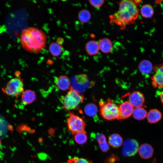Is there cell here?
I'll list each match as a JSON object with an SVG mask.
<instances>
[{"mask_svg":"<svg viewBox=\"0 0 163 163\" xmlns=\"http://www.w3.org/2000/svg\"><path fill=\"white\" fill-rule=\"evenodd\" d=\"M159 96L161 102L163 105V91L160 93L159 94Z\"/></svg>","mask_w":163,"mask_h":163,"instance_id":"cell-31","label":"cell"},{"mask_svg":"<svg viewBox=\"0 0 163 163\" xmlns=\"http://www.w3.org/2000/svg\"><path fill=\"white\" fill-rule=\"evenodd\" d=\"M139 11L134 1L120 2L118 11L109 16L110 22L119 26L122 30L133 23L138 17Z\"/></svg>","mask_w":163,"mask_h":163,"instance_id":"cell-2","label":"cell"},{"mask_svg":"<svg viewBox=\"0 0 163 163\" xmlns=\"http://www.w3.org/2000/svg\"><path fill=\"white\" fill-rule=\"evenodd\" d=\"M134 109L129 101L123 102L119 106V116L117 120H124L129 117L133 115Z\"/></svg>","mask_w":163,"mask_h":163,"instance_id":"cell-10","label":"cell"},{"mask_svg":"<svg viewBox=\"0 0 163 163\" xmlns=\"http://www.w3.org/2000/svg\"><path fill=\"white\" fill-rule=\"evenodd\" d=\"M21 100L23 104L25 105L30 104L36 99L35 93L31 90H27L23 92L21 95Z\"/></svg>","mask_w":163,"mask_h":163,"instance_id":"cell-15","label":"cell"},{"mask_svg":"<svg viewBox=\"0 0 163 163\" xmlns=\"http://www.w3.org/2000/svg\"><path fill=\"white\" fill-rule=\"evenodd\" d=\"M139 148L137 142L133 139H128L123 142L122 154L125 157H130L135 155Z\"/></svg>","mask_w":163,"mask_h":163,"instance_id":"cell-8","label":"cell"},{"mask_svg":"<svg viewBox=\"0 0 163 163\" xmlns=\"http://www.w3.org/2000/svg\"><path fill=\"white\" fill-rule=\"evenodd\" d=\"M99 144L101 149L104 152H106L109 149V146L107 141Z\"/></svg>","mask_w":163,"mask_h":163,"instance_id":"cell-29","label":"cell"},{"mask_svg":"<svg viewBox=\"0 0 163 163\" xmlns=\"http://www.w3.org/2000/svg\"><path fill=\"white\" fill-rule=\"evenodd\" d=\"M1 139L0 138V146L1 145Z\"/></svg>","mask_w":163,"mask_h":163,"instance_id":"cell-32","label":"cell"},{"mask_svg":"<svg viewBox=\"0 0 163 163\" xmlns=\"http://www.w3.org/2000/svg\"><path fill=\"white\" fill-rule=\"evenodd\" d=\"M89 2L92 6L97 9L100 8L104 2L103 0H89Z\"/></svg>","mask_w":163,"mask_h":163,"instance_id":"cell-27","label":"cell"},{"mask_svg":"<svg viewBox=\"0 0 163 163\" xmlns=\"http://www.w3.org/2000/svg\"><path fill=\"white\" fill-rule=\"evenodd\" d=\"M55 82L57 87L60 90L65 91L70 88L71 80L66 75H62L57 77Z\"/></svg>","mask_w":163,"mask_h":163,"instance_id":"cell-12","label":"cell"},{"mask_svg":"<svg viewBox=\"0 0 163 163\" xmlns=\"http://www.w3.org/2000/svg\"><path fill=\"white\" fill-rule=\"evenodd\" d=\"M139 153L140 157L144 159H148L152 157L154 153L152 146L147 143L140 145L139 149Z\"/></svg>","mask_w":163,"mask_h":163,"instance_id":"cell-13","label":"cell"},{"mask_svg":"<svg viewBox=\"0 0 163 163\" xmlns=\"http://www.w3.org/2000/svg\"><path fill=\"white\" fill-rule=\"evenodd\" d=\"M108 142L109 144L113 147L118 148L123 144V139L119 134L114 133L109 136Z\"/></svg>","mask_w":163,"mask_h":163,"instance_id":"cell-19","label":"cell"},{"mask_svg":"<svg viewBox=\"0 0 163 163\" xmlns=\"http://www.w3.org/2000/svg\"><path fill=\"white\" fill-rule=\"evenodd\" d=\"M128 101L135 108L142 107L145 102L144 97L139 91H134L129 95Z\"/></svg>","mask_w":163,"mask_h":163,"instance_id":"cell-11","label":"cell"},{"mask_svg":"<svg viewBox=\"0 0 163 163\" xmlns=\"http://www.w3.org/2000/svg\"><path fill=\"white\" fill-rule=\"evenodd\" d=\"M153 70L155 73L151 78L152 85L155 88L163 87V64L155 66Z\"/></svg>","mask_w":163,"mask_h":163,"instance_id":"cell-9","label":"cell"},{"mask_svg":"<svg viewBox=\"0 0 163 163\" xmlns=\"http://www.w3.org/2000/svg\"><path fill=\"white\" fill-rule=\"evenodd\" d=\"M138 68L142 73L145 75L150 74L153 69L152 63L146 60L141 61L139 64Z\"/></svg>","mask_w":163,"mask_h":163,"instance_id":"cell-18","label":"cell"},{"mask_svg":"<svg viewBox=\"0 0 163 163\" xmlns=\"http://www.w3.org/2000/svg\"><path fill=\"white\" fill-rule=\"evenodd\" d=\"M95 137L99 144L107 141L105 136L102 134L97 133L95 135Z\"/></svg>","mask_w":163,"mask_h":163,"instance_id":"cell-28","label":"cell"},{"mask_svg":"<svg viewBox=\"0 0 163 163\" xmlns=\"http://www.w3.org/2000/svg\"><path fill=\"white\" fill-rule=\"evenodd\" d=\"M148 113L146 110L142 107L135 108L133 115L137 120H142L147 117Z\"/></svg>","mask_w":163,"mask_h":163,"instance_id":"cell-20","label":"cell"},{"mask_svg":"<svg viewBox=\"0 0 163 163\" xmlns=\"http://www.w3.org/2000/svg\"><path fill=\"white\" fill-rule=\"evenodd\" d=\"M74 139L78 144L80 145L84 144L87 140L86 132L85 131L75 134L74 135Z\"/></svg>","mask_w":163,"mask_h":163,"instance_id":"cell-24","label":"cell"},{"mask_svg":"<svg viewBox=\"0 0 163 163\" xmlns=\"http://www.w3.org/2000/svg\"><path fill=\"white\" fill-rule=\"evenodd\" d=\"M140 12L142 16L146 18L152 17L154 13L153 8L149 4H145L142 5L140 9Z\"/></svg>","mask_w":163,"mask_h":163,"instance_id":"cell-21","label":"cell"},{"mask_svg":"<svg viewBox=\"0 0 163 163\" xmlns=\"http://www.w3.org/2000/svg\"><path fill=\"white\" fill-rule=\"evenodd\" d=\"M20 41L25 50L30 53H37L45 48L47 39L45 34L42 30L30 27L22 31Z\"/></svg>","mask_w":163,"mask_h":163,"instance_id":"cell-1","label":"cell"},{"mask_svg":"<svg viewBox=\"0 0 163 163\" xmlns=\"http://www.w3.org/2000/svg\"><path fill=\"white\" fill-rule=\"evenodd\" d=\"M68 163H91V161L84 158L74 157L69 159Z\"/></svg>","mask_w":163,"mask_h":163,"instance_id":"cell-26","label":"cell"},{"mask_svg":"<svg viewBox=\"0 0 163 163\" xmlns=\"http://www.w3.org/2000/svg\"><path fill=\"white\" fill-rule=\"evenodd\" d=\"M66 122L69 130L73 135L85 131L86 123L84 120L72 112L69 111Z\"/></svg>","mask_w":163,"mask_h":163,"instance_id":"cell-6","label":"cell"},{"mask_svg":"<svg viewBox=\"0 0 163 163\" xmlns=\"http://www.w3.org/2000/svg\"><path fill=\"white\" fill-rule=\"evenodd\" d=\"M85 112L87 116L93 117L98 112L97 106L94 103L87 104L84 108Z\"/></svg>","mask_w":163,"mask_h":163,"instance_id":"cell-23","label":"cell"},{"mask_svg":"<svg viewBox=\"0 0 163 163\" xmlns=\"http://www.w3.org/2000/svg\"><path fill=\"white\" fill-rule=\"evenodd\" d=\"M49 50L50 53L53 56H58L62 53V48L59 43L53 42L49 46Z\"/></svg>","mask_w":163,"mask_h":163,"instance_id":"cell-22","label":"cell"},{"mask_svg":"<svg viewBox=\"0 0 163 163\" xmlns=\"http://www.w3.org/2000/svg\"><path fill=\"white\" fill-rule=\"evenodd\" d=\"M70 88L81 94L88 86V77L85 75L81 74L74 76L71 80Z\"/></svg>","mask_w":163,"mask_h":163,"instance_id":"cell-7","label":"cell"},{"mask_svg":"<svg viewBox=\"0 0 163 163\" xmlns=\"http://www.w3.org/2000/svg\"><path fill=\"white\" fill-rule=\"evenodd\" d=\"M85 49L87 53L90 56L97 55L100 50L98 42L94 40L89 41L86 44Z\"/></svg>","mask_w":163,"mask_h":163,"instance_id":"cell-17","label":"cell"},{"mask_svg":"<svg viewBox=\"0 0 163 163\" xmlns=\"http://www.w3.org/2000/svg\"><path fill=\"white\" fill-rule=\"evenodd\" d=\"M117 159V157L115 156V155H112L108 158L106 163H113Z\"/></svg>","mask_w":163,"mask_h":163,"instance_id":"cell-30","label":"cell"},{"mask_svg":"<svg viewBox=\"0 0 163 163\" xmlns=\"http://www.w3.org/2000/svg\"><path fill=\"white\" fill-rule=\"evenodd\" d=\"M98 42L100 50L104 53H108L112 51L113 45L111 41L107 38L100 39Z\"/></svg>","mask_w":163,"mask_h":163,"instance_id":"cell-14","label":"cell"},{"mask_svg":"<svg viewBox=\"0 0 163 163\" xmlns=\"http://www.w3.org/2000/svg\"><path fill=\"white\" fill-rule=\"evenodd\" d=\"M4 93L9 96H17L21 95L24 91L23 80L19 77L11 79L5 87L2 88Z\"/></svg>","mask_w":163,"mask_h":163,"instance_id":"cell-5","label":"cell"},{"mask_svg":"<svg viewBox=\"0 0 163 163\" xmlns=\"http://www.w3.org/2000/svg\"><path fill=\"white\" fill-rule=\"evenodd\" d=\"M79 20L83 23L88 22L91 18V14L88 10L83 9L81 10L78 14Z\"/></svg>","mask_w":163,"mask_h":163,"instance_id":"cell-25","label":"cell"},{"mask_svg":"<svg viewBox=\"0 0 163 163\" xmlns=\"http://www.w3.org/2000/svg\"><path fill=\"white\" fill-rule=\"evenodd\" d=\"M100 114L104 119L107 120L118 119L119 116V107L110 99L106 101H100Z\"/></svg>","mask_w":163,"mask_h":163,"instance_id":"cell-4","label":"cell"},{"mask_svg":"<svg viewBox=\"0 0 163 163\" xmlns=\"http://www.w3.org/2000/svg\"><path fill=\"white\" fill-rule=\"evenodd\" d=\"M62 98L64 109L70 111L77 108L84 101V97L81 94L71 88Z\"/></svg>","mask_w":163,"mask_h":163,"instance_id":"cell-3","label":"cell"},{"mask_svg":"<svg viewBox=\"0 0 163 163\" xmlns=\"http://www.w3.org/2000/svg\"><path fill=\"white\" fill-rule=\"evenodd\" d=\"M162 117L161 113L158 110L154 109H151L148 113L147 118L150 123H155L159 121Z\"/></svg>","mask_w":163,"mask_h":163,"instance_id":"cell-16","label":"cell"}]
</instances>
